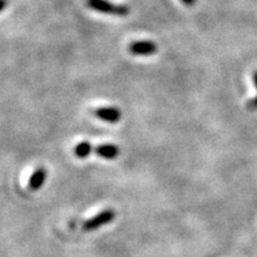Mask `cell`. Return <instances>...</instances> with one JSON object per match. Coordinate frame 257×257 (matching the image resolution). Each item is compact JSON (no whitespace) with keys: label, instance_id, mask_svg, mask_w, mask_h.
Returning <instances> with one entry per match:
<instances>
[{"label":"cell","instance_id":"obj_1","mask_svg":"<svg viewBox=\"0 0 257 257\" xmlns=\"http://www.w3.org/2000/svg\"><path fill=\"white\" fill-rule=\"evenodd\" d=\"M86 4L93 11L100 12L104 15L125 17L130 14V8L127 5H118L108 0H86Z\"/></svg>","mask_w":257,"mask_h":257},{"label":"cell","instance_id":"obj_2","mask_svg":"<svg viewBox=\"0 0 257 257\" xmlns=\"http://www.w3.org/2000/svg\"><path fill=\"white\" fill-rule=\"evenodd\" d=\"M115 218V211L113 208H106V210L101 211L96 216L92 217L91 219L82 224V231L85 232H92V231L98 230L99 227L105 226V225L111 224Z\"/></svg>","mask_w":257,"mask_h":257},{"label":"cell","instance_id":"obj_3","mask_svg":"<svg viewBox=\"0 0 257 257\" xmlns=\"http://www.w3.org/2000/svg\"><path fill=\"white\" fill-rule=\"evenodd\" d=\"M128 53L135 56H150L157 51V46L150 41L133 42L127 48Z\"/></svg>","mask_w":257,"mask_h":257},{"label":"cell","instance_id":"obj_4","mask_svg":"<svg viewBox=\"0 0 257 257\" xmlns=\"http://www.w3.org/2000/svg\"><path fill=\"white\" fill-rule=\"evenodd\" d=\"M93 114L99 119L115 124L121 119V112L117 107H99L93 111Z\"/></svg>","mask_w":257,"mask_h":257},{"label":"cell","instance_id":"obj_5","mask_svg":"<svg viewBox=\"0 0 257 257\" xmlns=\"http://www.w3.org/2000/svg\"><path fill=\"white\" fill-rule=\"evenodd\" d=\"M47 175H48V172L46 168H43V167L37 168L34 173H32L30 179H29L28 188L32 192L40 191V189L43 187L44 182H46Z\"/></svg>","mask_w":257,"mask_h":257},{"label":"cell","instance_id":"obj_6","mask_svg":"<svg viewBox=\"0 0 257 257\" xmlns=\"http://www.w3.org/2000/svg\"><path fill=\"white\" fill-rule=\"evenodd\" d=\"M119 148L114 144H100L94 148V154L105 160H114L119 156Z\"/></svg>","mask_w":257,"mask_h":257},{"label":"cell","instance_id":"obj_7","mask_svg":"<svg viewBox=\"0 0 257 257\" xmlns=\"http://www.w3.org/2000/svg\"><path fill=\"white\" fill-rule=\"evenodd\" d=\"M92 152H94V148H93L92 144L87 142V141L80 142L78 146L74 148V155L81 160L87 159V157L92 154Z\"/></svg>","mask_w":257,"mask_h":257},{"label":"cell","instance_id":"obj_8","mask_svg":"<svg viewBox=\"0 0 257 257\" xmlns=\"http://www.w3.org/2000/svg\"><path fill=\"white\" fill-rule=\"evenodd\" d=\"M252 80H253V83H255V87L257 89V70L253 72ZM245 107L248 111H257V95L253 99H251V100H249L248 102H246Z\"/></svg>","mask_w":257,"mask_h":257},{"label":"cell","instance_id":"obj_9","mask_svg":"<svg viewBox=\"0 0 257 257\" xmlns=\"http://www.w3.org/2000/svg\"><path fill=\"white\" fill-rule=\"evenodd\" d=\"M181 2H182V4H184V5L188 6V8H191V6H193L195 4V3H197V0H181Z\"/></svg>","mask_w":257,"mask_h":257}]
</instances>
